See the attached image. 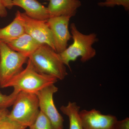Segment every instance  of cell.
I'll return each instance as SVG.
<instances>
[{
  "label": "cell",
  "instance_id": "d6986e66",
  "mask_svg": "<svg viewBox=\"0 0 129 129\" xmlns=\"http://www.w3.org/2000/svg\"><path fill=\"white\" fill-rule=\"evenodd\" d=\"M114 129H129V118H127L123 120H117Z\"/></svg>",
  "mask_w": 129,
  "mask_h": 129
},
{
  "label": "cell",
  "instance_id": "44dd1931",
  "mask_svg": "<svg viewBox=\"0 0 129 129\" xmlns=\"http://www.w3.org/2000/svg\"><path fill=\"white\" fill-rule=\"evenodd\" d=\"M9 113V111L7 109H0V121L6 118Z\"/></svg>",
  "mask_w": 129,
  "mask_h": 129
},
{
  "label": "cell",
  "instance_id": "5bb4252c",
  "mask_svg": "<svg viewBox=\"0 0 129 129\" xmlns=\"http://www.w3.org/2000/svg\"><path fill=\"white\" fill-rule=\"evenodd\" d=\"M60 110L68 117L69 129H83L79 115L80 107L76 103L69 102L67 106H61Z\"/></svg>",
  "mask_w": 129,
  "mask_h": 129
},
{
  "label": "cell",
  "instance_id": "9c48e42d",
  "mask_svg": "<svg viewBox=\"0 0 129 129\" xmlns=\"http://www.w3.org/2000/svg\"><path fill=\"white\" fill-rule=\"evenodd\" d=\"M83 129H114L117 119L112 115H104L93 109L80 111Z\"/></svg>",
  "mask_w": 129,
  "mask_h": 129
},
{
  "label": "cell",
  "instance_id": "ac0fdd59",
  "mask_svg": "<svg viewBox=\"0 0 129 129\" xmlns=\"http://www.w3.org/2000/svg\"><path fill=\"white\" fill-rule=\"evenodd\" d=\"M27 128L17 122L10 120L7 117L0 121V129H26Z\"/></svg>",
  "mask_w": 129,
  "mask_h": 129
},
{
  "label": "cell",
  "instance_id": "603a6c76",
  "mask_svg": "<svg viewBox=\"0 0 129 129\" xmlns=\"http://www.w3.org/2000/svg\"><path fill=\"white\" fill-rule=\"evenodd\" d=\"M46 1H49V0H46Z\"/></svg>",
  "mask_w": 129,
  "mask_h": 129
},
{
  "label": "cell",
  "instance_id": "8992f818",
  "mask_svg": "<svg viewBox=\"0 0 129 129\" xmlns=\"http://www.w3.org/2000/svg\"><path fill=\"white\" fill-rule=\"evenodd\" d=\"M58 88L54 84L45 87L36 93L39 102L40 111L49 119L55 129H63L64 120L56 108L53 99L54 94Z\"/></svg>",
  "mask_w": 129,
  "mask_h": 129
},
{
  "label": "cell",
  "instance_id": "7402d4cb",
  "mask_svg": "<svg viewBox=\"0 0 129 129\" xmlns=\"http://www.w3.org/2000/svg\"><path fill=\"white\" fill-rule=\"evenodd\" d=\"M2 1L5 7L7 9H12L13 7L12 0H2Z\"/></svg>",
  "mask_w": 129,
  "mask_h": 129
},
{
  "label": "cell",
  "instance_id": "5b68a950",
  "mask_svg": "<svg viewBox=\"0 0 129 129\" xmlns=\"http://www.w3.org/2000/svg\"><path fill=\"white\" fill-rule=\"evenodd\" d=\"M28 57L15 51L0 41V88L5 85L23 70Z\"/></svg>",
  "mask_w": 129,
  "mask_h": 129
},
{
  "label": "cell",
  "instance_id": "8fae6325",
  "mask_svg": "<svg viewBox=\"0 0 129 129\" xmlns=\"http://www.w3.org/2000/svg\"><path fill=\"white\" fill-rule=\"evenodd\" d=\"M13 6L22 8L25 13L31 18L37 20H48L50 18L47 8L37 0H12Z\"/></svg>",
  "mask_w": 129,
  "mask_h": 129
},
{
  "label": "cell",
  "instance_id": "9a60e30c",
  "mask_svg": "<svg viewBox=\"0 0 129 129\" xmlns=\"http://www.w3.org/2000/svg\"><path fill=\"white\" fill-rule=\"evenodd\" d=\"M29 129H55L51 121L41 111H40L36 119Z\"/></svg>",
  "mask_w": 129,
  "mask_h": 129
},
{
  "label": "cell",
  "instance_id": "ba28073f",
  "mask_svg": "<svg viewBox=\"0 0 129 129\" xmlns=\"http://www.w3.org/2000/svg\"><path fill=\"white\" fill-rule=\"evenodd\" d=\"M71 17L61 16L52 17L47 20L50 29L56 52L60 53L68 47V42L72 38L69 26Z\"/></svg>",
  "mask_w": 129,
  "mask_h": 129
},
{
  "label": "cell",
  "instance_id": "3957f363",
  "mask_svg": "<svg viewBox=\"0 0 129 129\" xmlns=\"http://www.w3.org/2000/svg\"><path fill=\"white\" fill-rule=\"evenodd\" d=\"M28 58L40 73L53 76L60 80L64 79L68 75L59 53L47 45H41Z\"/></svg>",
  "mask_w": 129,
  "mask_h": 129
},
{
  "label": "cell",
  "instance_id": "30bf717a",
  "mask_svg": "<svg viewBox=\"0 0 129 129\" xmlns=\"http://www.w3.org/2000/svg\"><path fill=\"white\" fill-rule=\"evenodd\" d=\"M48 10L50 18L58 16H75L77 9L81 6L79 0H49Z\"/></svg>",
  "mask_w": 129,
  "mask_h": 129
},
{
  "label": "cell",
  "instance_id": "277c9868",
  "mask_svg": "<svg viewBox=\"0 0 129 129\" xmlns=\"http://www.w3.org/2000/svg\"><path fill=\"white\" fill-rule=\"evenodd\" d=\"M7 118L27 127L33 124L40 112L39 99L34 93L21 91Z\"/></svg>",
  "mask_w": 129,
  "mask_h": 129
},
{
  "label": "cell",
  "instance_id": "4fadbf2b",
  "mask_svg": "<svg viewBox=\"0 0 129 129\" xmlns=\"http://www.w3.org/2000/svg\"><path fill=\"white\" fill-rule=\"evenodd\" d=\"M6 44L13 51L24 54L28 57L41 45L25 33Z\"/></svg>",
  "mask_w": 129,
  "mask_h": 129
},
{
  "label": "cell",
  "instance_id": "ffe728a7",
  "mask_svg": "<svg viewBox=\"0 0 129 129\" xmlns=\"http://www.w3.org/2000/svg\"><path fill=\"white\" fill-rule=\"evenodd\" d=\"M7 14L6 8L3 5L2 0H0V17H6L7 16Z\"/></svg>",
  "mask_w": 129,
  "mask_h": 129
},
{
  "label": "cell",
  "instance_id": "7a4b0ae2",
  "mask_svg": "<svg viewBox=\"0 0 129 129\" xmlns=\"http://www.w3.org/2000/svg\"><path fill=\"white\" fill-rule=\"evenodd\" d=\"M25 68L12 79L4 88L13 87L19 92L36 94L43 88L57 82L58 79L55 77L37 72L29 58Z\"/></svg>",
  "mask_w": 129,
  "mask_h": 129
},
{
  "label": "cell",
  "instance_id": "52a82bcc",
  "mask_svg": "<svg viewBox=\"0 0 129 129\" xmlns=\"http://www.w3.org/2000/svg\"><path fill=\"white\" fill-rule=\"evenodd\" d=\"M20 14L25 33L41 45H47L55 51L52 34L47 20L43 21L31 18L25 13L20 12Z\"/></svg>",
  "mask_w": 129,
  "mask_h": 129
},
{
  "label": "cell",
  "instance_id": "e0dca14e",
  "mask_svg": "<svg viewBox=\"0 0 129 129\" xmlns=\"http://www.w3.org/2000/svg\"><path fill=\"white\" fill-rule=\"evenodd\" d=\"M98 6L102 7H114L115 6H122L126 11L129 9V0H105L104 2H99Z\"/></svg>",
  "mask_w": 129,
  "mask_h": 129
},
{
  "label": "cell",
  "instance_id": "2e32d148",
  "mask_svg": "<svg viewBox=\"0 0 129 129\" xmlns=\"http://www.w3.org/2000/svg\"><path fill=\"white\" fill-rule=\"evenodd\" d=\"M19 92L14 90L11 94L7 95L0 91V109H7L12 106Z\"/></svg>",
  "mask_w": 129,
  "mask_h": 129
},
{
  "label": "cell",
  "instance_id": "7c38bea8",
  "mask_svg": "<svg viewBox=\"0 0 129 129\" xmlns=\"http://www.w3.org/2000/svg\"><path fill=\"white\" fill-rule=\"evenodd\" d=\"M18 11L12 22L5 27L0 28V41L7 44L25 33V29Z\"/></svg>",
  "mask_w": 129,
  "mask_h": 129
},
{
  "label": "cell",
  "instance_id": "6da1fadb",
  "mask_svg": "<svg viewBox=\"0 0 129 129\" xmlns=\"http://www.w3.org/2000/svg\"><path fill=\"white\" fill-rule=\"evenodd\" d=\"M70 29L73 40V44L59 53L63 63L70 69V62L75 61L79 57L83 62L94 57L96 55V51L92 45L98 41L95 33L84 34L78 30L74 23L71 24Z\"/></svg>",
  "mask_w": 129,
  "mask_h": 129
}]
</instances>
